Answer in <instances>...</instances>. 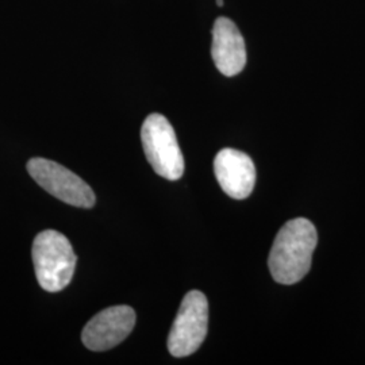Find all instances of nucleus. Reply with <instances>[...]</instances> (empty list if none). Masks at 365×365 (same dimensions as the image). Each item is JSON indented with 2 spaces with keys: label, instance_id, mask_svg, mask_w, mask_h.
<instances>
[{
  "label": "nucleus",
  "instance_id": "obj_8",
  "mask_svg": "<svg viewBox=\"0 0 365 365\" xmlns=\"http://www.w3.org/2000/svg\"><path fill=\"white\" fill-rule=\"evenodd\" d=\"M211 56L218 71L227 78L238 75L247 66L245 41L232 19L221 16L215 21Z\"/></svg>",
  "mask_w": 365,
  "mask_h": 365
},
{
  "label": "nucleus",
  "instance_id": "obj_4",
  "mask_svg": "<svg viewBox=\"0 0 365 365\" xmlns=\"http://www.w3.org/2000/svg\"><path fill=\"white\" fill-rule=\"evenodd\" d=\"M209 302L200 291H190L182 299L168 336V349L175 357L195 353L207 336Z\"/></svg>",
  "mask_w": 365,
  "mask_h": 365
},
{
  "label": "nucleus",
  "instance_id": "obj_7",
  "mask_svg": "<svg viewBox=\"0 0 365 365\" xmlns=\"http://www.w3.org/2000/svg\"><path fill=\"white\" fill-rule=\"evenodd\" d=\"M215 178L225 194L233 199H247L256 182V168L252 158L237 149H222L214 160Z\"/></svg>",
  "mask_w": 365,
  "mask_h": 365
},
{
  "label": "nucleus",
  "instance_id": "obj_6",
  "mask_svg": "<svg viewBox=\"0 0 365 365\" xmlns=\"http://www.w3.org/2000/svg\"><path fill=\"white\" fill-rule=\"evenodd\" d=\"M134 325L135 313L130 306H113L92 317L81 333V339L88 349L103 352L125 341Z\"/></svg>",
  "mask_w": 365,
  "mask_h": 365
},
{
  "label": "nucleus",
  "instance_id": "obj_3",
  "mask_svg": "<svg viewBox=\"0 0 365 365\" xmlns=\"http://www.w3.org/2000/svg\"><path fill=\"white\" fill-rule=\"evenodd\" d=\"M141 140L145 156L158 176L178 180L184 173V158L170 120L161 114H150L143 123Z\"/></svg>",
  "mask_w": 365,
  "mask_h": 365
},
{
  "label": "nucleus",
  "instance_id": "obj_5",
  "mask_svg": "<svg viewBox=\"0 0 365 365\" xmlns=\"http://www.w3.org/2000/svg\"><path fill=\"white\" fill-rule=\"evenodd\" d=\"M30 176L51 195L75 207L90 209L95 205L91 187L72 170L48 158L36 157L27 163Z\"/></svg>",
  "mask_w": 365,
  "mask_h": 365
},
{
  "label": "nucleus",
  "instance_id": "obj_2",
  "mask_svg": "<svg viewBox=\"0 0 365 365\" xmlns=\"http://www.w3.org/2000/svg\"><path fill=\"white\" fill-rule=\"evenodd\" d=\"M33 262L39 286L48 292H58L73 277L76 255L66 235L49 229L33 242Z\"/></svg>",
  "mask_w": 365,
  "mask_h": 365
},
{
  "label": "nucleus",
  "instance_id": "obj_1",
  "mask_svg": "<svg viewBox=\"0 0 365 365\" xmlns=\"http://www.w3.org/2000/svg\"><path fill=\"white\" fill-rule=\"evenodd\" d=\"M318 235L306 218L288 221L276 235L268 265L274 282L291 286L300 282L312 268Z\"/></svg>",
  "mask_w": 365,
  "mask_h": 365
},
{
  "label": "nucleus",
  "instance_id": "obj_9",
  "mask_svg": "<svg viewBox=\"0 0 365 365\" xmlns=\"http://www.w3.org/2000/svg\"><path fill=\"white\" fill-rule=\"evenodd\" d=\"M217 6L222 7L223 6V0H217Z\"/></svg>",
  "mask_w": 365,
  "mask_h": 365
}]
</instances>
